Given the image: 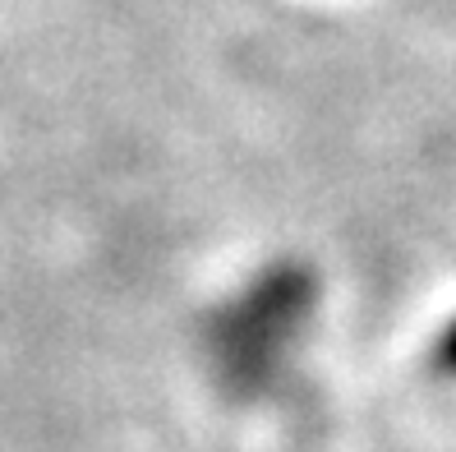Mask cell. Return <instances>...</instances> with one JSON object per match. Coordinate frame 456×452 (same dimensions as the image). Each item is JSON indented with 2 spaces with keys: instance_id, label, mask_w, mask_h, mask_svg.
<instances>
[{
  "instance_id": "6da1fadb",
  "label": "cell",
  "mask_w": 456,
  "mask_h": 452,
  "mask_svg": "<svg viewBox=\"0 0 456 452\" xmlns=\"http://www.w3.org/2000/svg\"><path fill=\"white\" fill-rule=\"evenodd\" d=\"M314 305V282L305 268H273L240 296L217 324V356L226 374H267L300 337Z\"/></svg>"
},
{
  "instance_id": "7a4b0ae2",
  "label": "cell",
  "mask_w": 456,
  "mask_h": 452,
  "mask_svg": "<svg viewBox=\"0 0 456 452\" xmlns=\"http://www.w3.org/2000/svg\"><path fill=\"white\" fill-rule=\"evenodd\" d=\"M438 365L447 369V374H456V324L443 333V341H438Z\"/></svg>"
}]
</instances>
